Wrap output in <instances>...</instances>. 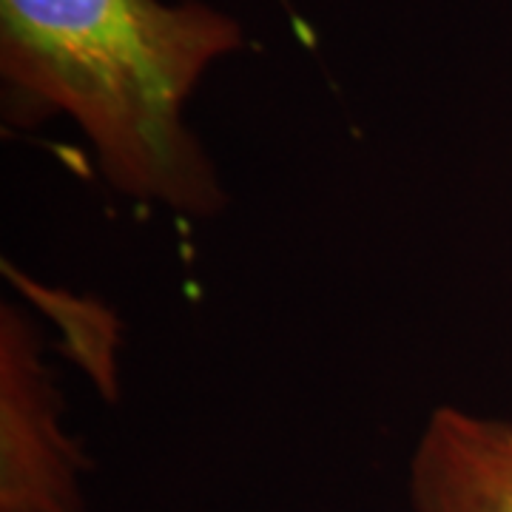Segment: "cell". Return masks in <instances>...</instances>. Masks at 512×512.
I'll return each mask as SVG.
<instances>
[{
	"label": "cell",
	"instance_id": "3957f363",
	"mask_svg": "<svg viewBox=\"0 0 512 512\" xmlns=\"http://www.w3.org/2000/svg\"><path fill=\"white\" fill-rule=\"evenodd\" d=\"M416 512H512V424L439 407L410 461Z\"/></svg>",
	"mask_w": 512,
	"mask_h": 512
},
{
	"label": "cell",
	"instance_id": "6da1fadb",
	"mask_svg": "<svg viewBox=\"0 0 512 512\" xmlns=\"http://www.w3.org/2000/svg\"><path fill=\"white\" fill-rule=\"evenodd\" d=\"M239 46L237 20L200 0H0L12 117H72L109 185L191 217L217 214L225 191L185 103Z\"/></svg>",
	"mask_w": 512,
	"mask_h": 512
},
{
	"label": "cell",
	"instance_id": "7a4b0ae2",
	"mask_svg": "<svg viewBox=\"0 0 512 512\" xmlns=\"http://www.w3.org/2000/svg\"><path fill=\"white\" fill-rule=\"evenodd\" d=\"M55 387L18 311L0 319V512H83V456L60 427Z\"/></svg>",
	"mask_w": 512,
	"mask_h": 512
}]
</instances>
